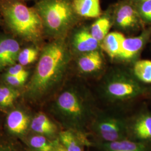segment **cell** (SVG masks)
<instances>
[{
  "instance_id": "obj_1",
  "label": "cell",
  "mask_w": 151,
  "mask_h": 151,
  "mask_svg": "<svg viewBox=\"0 0 151 151\" xmlns=\"http://www.w3.org/2000/svg\"><path fill=\"white\" fill-rule=\"evenodd\" d=\"M71 53L65 38L54 39L42 50L38 63L24 91V97L39 103L53 94L63 81Z\"/></svg>"
},
{
  "instance_id": "obj_2",
  "label": "cell",
  "mask_w": 151,
  "mask_h": 151,
  "mask_svg": "<svg viewBox=\"0 0 151 151\" xmlns=\"http://www.w3.org/2000/svg\"><path fill=\"white\" fill-rule=\"evenodd\" d=\"M50 111L63 129L88 134L89 126L97 111L86 89L73 86L65 88L57 96Z\"/></svg>"
},
{
  "instance_id": "obj_3",
  "label": "cell",
  "mask_w": 151,
  "mask_h": 151,
  "mask_svg": "<svg viewBox=\"0 0 151 151\" xmlns=\"http://www.w3.org/2000/svg\"><path fill=\"white\" fill-rule=\"evenodd\" d=\"M22 0H0V14L6 25L16 36L33 43L43 38V25L35 9Z\"/></svg>"
},
{
  "instance_id": "obj_4",
  "label": "cell",
  "mask_w": 151,
  "mask_h": 151,
  "mask_svg": "<svg viewBox=\"0 0 151 151\" xmlns=\"http://www.w3.org/2000/svg\"><path fill=\"white\" fill-rule=\"evenodd\" d=\"M33 7L42 19L44 34L54 39L65 38L77 22L72 0H38Z\"/></svg>"
},
{
  "instance_id": "obj_5",
  "label": "cell",
  "mask_w": 151,
  "mask_h": 151,
  "mask_svg": "<svg viewBox=\"0 0 151 151\" xmlns=\"http://www.w3.org/2000/svg\"><path fill=\"white\" fill-rule=\"evenodd\" d=\"M144 88L133 77L117 72L106 77L101 86L103 97L111 103H125L138 97Z\"/></svg>"
},
{
  "instance_id": "obj_6",
  "label": "cell",
  "mask_w": 151,
  "mask_h": 151,
  "mask_svg": "<svg viewBox=\"0 0 151 151\" xmlns=\"http://www.w3.org/2000/svg\"><path fill=\"white\" fill-rule=\"evenodd\" d=\"M95 140L109 143L128 138L127 118L97 111L88 128Z\"/></svg>"
},
{
  "instance_id": "obj_7",
  "label": "cell",
  "mask_w": 151,
  "mask_h": 151,
  "mask_svg": "<svg viewBox=\"0 0 151 151\" xmlns=\"http://www.w3.org/2000/svg\"><path fill=\"white\" fill-rule=\"evenodd\" d=\"M128 138L151 146V113L141 111L127 118Z\"/></svg>"
},
{
  "instance_id": "obj_8",
  "label": "cell",
  "mask_w": 151,
  "mask_h": 151,
  "mask_svg": "<svg viewBox=\"0 0 151 151\" xmlns=\"http://www.w3.org/2000/svg\"><path fill=\"white\" fill-rule=\"evenodd\" d=\"M32 117L22 109L10 111L6 118V127L10 135L24 139L30 132Z\"/></svg>"
},
{
  "instance_id": "obj_9",
  "label": "cell",
  "mask_w": 151,
  "mask_h": 151,
  "mask_svg": "<svg viewBox=\"0 0 151 151\" xmlns=\"http://www.w3.org/2000/svg\"><path fill=\"white\" fill-rule=\"evenodd\" d=\"M60 125L54 122L47 114L38 112L32 116L30 132L45 136L51 139H58L60 129Z\"/></svg>"
},
{
  "instance_id": "obj_10",
  "label": "cell",
  "mask_w": 151,
  "mask_h": 151,
  "mask_svg": "<svg viewBox=\"0 0 151 151\" xmlns=\"http://www.w3.org/2000/svg\"><path fill=\"white\" fill-rule=\"evenodd\" d=\"M58 139L65 151H85V147H92L88 134L73 130H61Z\"/></svg>"
},
{
  "instance_id": "obj_11",
  "label": "cell",
  "mask_w": 151,
  "mask_h": 151,
  "mask_svg": "<svg viewBox=\"0 0 151 151\" xmlns=\"http://www.w3.org/2000/svg\"><path fill=\"white\" fill-rule=\"evenodd\" d=\"M100 44V42L93 38L90 31L85 27L77 30L71 39L72 49L79 55L99 50Z\"/></svg>"
},
{
  "instance_id": "obj_12",
  "label": "cell",
  "mask_w": 151,
  "mask_h": 151,
  "mask_svg": "<svg viewBox=\"0 0 151 151\" xmlns=\"http://www.w3.org/2000/svg\"><path fill=\"white\" fill-rule=\"evenodd\" d=\"M20 50L19 43L15 39L0 37V72L16 64Z\"/></svg>"
},
{
  "instance_id": "obj_13",
  "label": "cell",
  "mask_w": 151,
  "mask_h": 151,
  "mask_svg": "<svg viewBox=\"0 0 151 151\" xmlns=\"http://www.w3.org/2000/svg\"><path fill=\"white\" fill-rule=\"evenodd\" d=\"M92 147L99 151H151V146L127 138L109 143L93 140Z\"/></svg>"
},
{
  "instance_id": "obj_14",
  "label": "cell",
  "mask_w": 151,
  "mask_h": 151,
  "mask_svg": "<svg viewBox=\"0 0 151 151\" xmlns=\"http://www.w3.org/2000/svg\"><path fill=\"white\" fill-rule=\"evenodd\" d=\"M103 58L99 50L81 54L77 60V67L82 73L93 74L102 68Z\"/></svg>"
},
{
  "instance_id": "obj_15",
  "label": "cell",
  "mask_w": 151,
  "mask_h": 151,
  "mask_svg": "<svg viewBox=\"0 0 151 151\" xmlns=\"http://www.w3.org/2000/svg\"><path fill=\"white\" fill-rule=\"evenodd\" d=\"M30 151H53L60 146L58 139H51L44 135L32 133L23 139Z\"/></svg>"
},
{
  "instance_id": "obj_16",
  "label": "cell",
  "mask_w": 151,
  "mask_h": 151,
  "mask_svg": "<svg viewBox=\"0 0 151 151\" xmlns=\"http://www.w3.org/2000/svg\"><path fill=\"white\" fill-rule=\"evenodd\" d=\"M138 20L135 10L129 5L124 4L118 9L115 15V22L118 27L128 29L134 27Z\"/></svg>"
},
{
  "instance_id": "obj_17",
  "label": "cell",
  "mask_w": 151,
  "mask_h": 151,
  "mask_svg": "<svg viewBox=\"0 0 151 151\" xmlns=\"http://www.w3.org/2000/svg\"><path fill=\"white\" fill-rule=\"evenodd\" d=\"M74 10L78 16L96 18L101 15L100 0H72Z\"/></svg>"
},
{
  "instance_id": "obj_18",
  "label": "cell",
  "mask_w": 151,
  "mask_h": 151,
  "mask_svg": "<svg viewBox=\"0 0 151 151\" xmlns=\"http://www.w3.org/2000/svg\"><path fill=\"white\" fill-rule=\"evenodd\" d=\"M146 39V34H144L134 37L125 38L122 43L119 58L130 60L135 57L143 48Z\"/></svg>"
},
{
  "instance_id": "obj_19",
  "label": "cell",
  "mask_w": 151,
  "mask_h": 151,
  "mask_svg": "<svg viewBox=\"0 0 151 151\" xmlns=\"http://www.w3.org/2000/svg\"><path fill=\"white\" fill-rule=\"evenodd\" d=\"M125 38L121 32H109L102 41L101 47L111 58H119Z\"/></svg>"
},
{
  "instance_id": "obj_20",
  "label": "cell",
  "mask_w": 151,
  "mask_h": 151,
  "mask_svg": "<svg viewBox=\"0 0 151 151\" xmlns=\"http://www.w3.org/2000/svg\"><path fill=\"white\" fill-rule=\"evenodd\" d=\"M20 92L17 88L7 85L0 86V108L7 109L14 105Z\"/></svg>"
},
{
  "instance_id": "obj_21",
  "label": "cell",
  "mask_w": 151,
  "mask_h": 151,
  "mask_svg": "<svg viewBox=\"0 0 151 151\" xmlns=\"http://www.w3.org/2000/svg\"><path fill=\"white\" fill-rule=\"evenodd\" d=\"M110 27V19L106 16H103L99 17L92 24L90 31L93 38L99 42H102L108 35Z\"/></svg>"
},
{
  "instance_id": "obj_22",
  "label": "cell",
  "mask_w": 151,
  "mask_h": 151,
  "mask_svg": "<svg viewBox=\"0 0 151 151\" xmlns=\"http://www.w3.org/2000/svg\"><path fill=\"white\" fill-rule=\"evenodd\" d=\"M133 74L135 78L145 83H151V61L140 60L137 61L133 67Z\"/></svg>"
},
{
  "instance_id": "obj_23",
  "label": "cell",
  "mask_w": 151,
  "mask_h": 151,
  "mask_svg": "<svg viewBox=\"0 0 151 151\" xmlns=\"http://www.w3.org/2000/svg\"><path fill=\"white\" fill-rule=\"evenodd\" d=\"M39 49L36 47H29L20 50L17 61L19 64L25 66L34 62L38 58Z\"/></svg>"
},
{
  "instance_id": "obj_24",
  "label": "cell",
  "mask_w": 151,
  "mask_h": 151,
  "mask_svg": "<svg viewBox=\"0 0 151 151\" xmlns=\"http://www.w3.org/2000/svg\"><path fill=\"white\" fill-rule=\"evenodd\" d=\"M27 78H28L27 77H17L15 76L9 75L6 73L3 77V79L6 85L16 88L23 86L25 84Z\"/></svg>"
},
{
  "instance_id": "obj_25",
  "label": "cell",
  "mask_w": 151,
  "mask_h": 151,
  "mask_svg": "<svg viewBox=\"0 0 151 151\" xmlns=\"http://www.w3.org/2000/svg\"><path fill=\"white\" fill-rule=\"evenodd\" d=\"M6 73L17 77H23L28 78L29 76V72L25 70L24 66L18 63L10 66L7 70Z\"/></svg>"
},
{
  "instance_id": "obj_26",
  "label": "cell",
  "mask_w": 151,
  "mask_h": 151,
  "mask_svg": "<svg viewBox=\"0 0 151 151\" xmlns=\"http://www.w3.org/2000/svg\"><path fill=\"white\" fill-rule=\"evenodd\" d=\"M141 16L147 22H151V0L141 2L139 6Z\"/></svg>"
},
{
  "instance_id": "obj_27",
  "label": "cell",
  "mask_w": 151,
  "mask_h": 151,
  "mask_svg": "<svg viewBox=\"0 0 151 151\" xmlns=\"http://www.w3.org/2000/svg\"><path fill=\"white\" fill-rule=\"evenodd\" d=\"M0 151H23L16 143L7 140H0Z\"/></svg>"
},
{
  "instance_id": "obj_28",
  "label": "cell",
  "mask_w": 151,
  "mask_h": 151,
  "mask_svg": "<svg viewBox=\"0 0 151 151\" xmlns=\"http://www.w3.org/2000/svg\"><path fill=\"white\" fill-rule=\"evenodd\" d=\"M27 151H29V150H27ZM65 151V149H64V148L62 146V145H60V146L56 149V150H55L54 151Z\"/></svg>"
},
{
  "instance_id": "obj_29",
  "label": "cell",
  "mask_w": 151,
  "mask_h": 151,
  "mask_svg": "<svg viewBox=\"0 0 151 151\" xmlns=\"http://www.w3.org/2000/svg\"><path fill=\"white\" fill-rule=\"evenodd\" d=\"M139 1H140V2H143V1H146V0H139Z\"/></svg>"
},
{
  "instance_id": "obj_30",
  "label": "cell",
  "mask_w": 151,
  "mask_h": 151,
  "mask_svg": "<svg viewBox=\"0 0 151 151\" xmlns=\"http://www.w3.org/2000/svg\"><path fill=\"white\" fill-rule=\"evenodd\" d=\"M22 1H30V0H22Z\"/></svg>"
},
{
  "instance_id": "obj_31",
  "label": "cell",
  "mask_w": 151,
  "mask_h": 151,
  "mask_svg": "<svg viewBox=\"0 0 151 151\" xmlns=\"http://www.w3.org/2000/svg\"><path fill=\"white\" fill-rule=\"evenodd\" d=\"M0 15H1V14H0Z\"/></svg>"
},
{
  "instance_id": "obj_32",
  "label": "cell",
  "mask_w": 151,
  "mask_h": 151,
  "mask_svg": "<svg viewBox=\"0 0 151 151\" xmlns=\"http://www.w3.org/2000/svg\"></svg>"
}]
</instances>
